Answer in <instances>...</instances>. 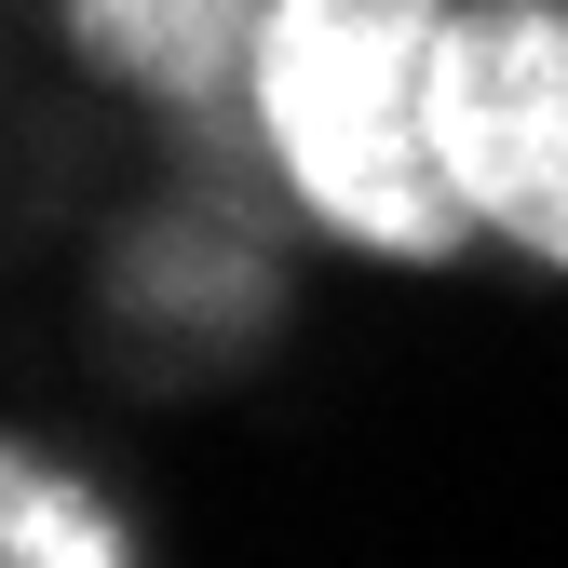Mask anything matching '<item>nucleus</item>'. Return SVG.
Returning <instances> with one entry per match:
<instances>
[{
    "label": "nucleus",
    "instance_id": "obj_2",
    "mask_svg": "<svg viewBox=\"0 0 568 568\" xmlns=\"http://www.w3.org/2000/svg\"><path fill=\"white\" fill-rule=\"evenodd\" d=\"M434 122L474 244L568 284V0H460L434 54Z\"/></svg>",
    "mask_w": 568,
    "mask_h": 568
},
{
    "label": "nucleus",
    "instance_id": "obj_1",
    "mask_svg": "<svg viewBox=\"0 0 568 568\" xmlns=\"http://www.w3.org/2000/svg\"><path fill=\"white\" fill-rule=\"evenodd\" d=\"M460 0H271L257 54H244V150L271 203L298 217L325 257L366 271H460L474 203L447 176V122H434V54H447Z\"/></svg>",
    "mask_w": 568,
    "mask_h": 568
},
{
    "label": "nucleus",
    "instance_id": "obj_4",
    "mask_svg": "<svg viewBox=\"0 0 568 568\" xmlns=\"http://www.w3.org/2000/svg\"><path fill=\"white\" fill-rule=\"evenodd\" d=\"M135 555H150V515L109 474H82L54 434L0 419V568H135Z\"/></svg>",
    "mask_w": 568,
    "mask_h": 568
},
{
    "label": "nucleus",
    "instance_id": "obj_3",
    "mask_svg": "<svg viewBox=\"0 0 568 568\" xmlns=\"http://www.w3.org/2000/svg\"><path fill=\"white\" fill-rule=\"evenodd\" d=\"M271 0H54V41L95 95L163 109V122H231L244 109V54H257Z\"/></svg>",
    "mask_w": 568,
    "mask_h": 568
}]
</instances>
